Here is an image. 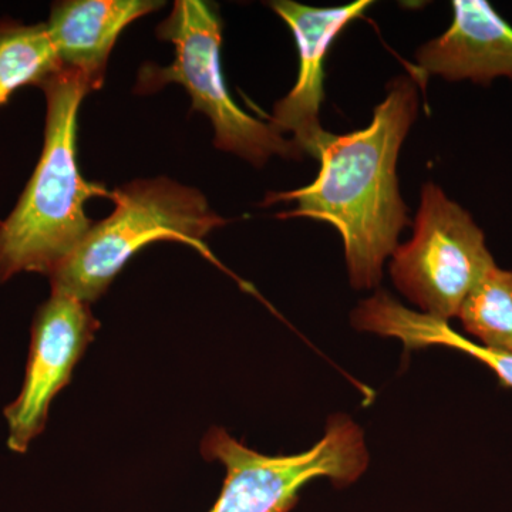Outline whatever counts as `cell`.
<instances>
[{
	"label": "cell",
	"mask_w": 512,
	"mask_h": 512,
	"mask_svg": "<svg viewBox=\"0 0 512 512\" xmlns=\"http://www.w3.org/2000/svg\"><path fill=\"white\" fill-rule=\"evenodd\" d=\"M419 94L410 76L387 86L369 126L352 133L329 134L320 148V170L312 184L272 192L264 205L296 202L278 218H311L338 229L345 245L350 282L356 289L380 284L383 265L410 225L400 194L397 160L419 114Z\"/></svg>",
	"instance_id": "6da1fadb"
},
{
	"label": "cell",
	"mask_w": 512,
	"mask_h": 512,
	"mask_svg": "<svg viewBox=\"0 0 512 512\" xmlns=\"http://www.w3.org/2000/svg\"><path fill=\"white\" fill-rule=\"evenodd\" d=\"M39 87L46 97L45 143L18 204L0 222V284L22 272L52 275L93 227L84 204L111 195L84 180L77 163V116L92 86L62 69Z\"/></svg>",
	"instance_id": "7a4b0ae2"
},
{
	"label": "cell",
	"mask_w": 512,
	"mask_h": 512,
	"mask_svg": "<svg viewBox=\"0 0 512 512\" xmlns=\"http://www.w3.org/2000/svg\"><path fill=\"white\" fill-rule=\"evenodd\" d=\"M113 214L93 224L72 255L49 276L52 292L87 305L106 293L140 249L175 241L211 258L204 239L227 224L195 188L168 178L131 181L111 192Z\"/></svg>",
	"instance_id": "3957f363"
},
{
	"label": "cell",
	"mask_w": 512,
	"mask_h": 512,
	"mask_svg": "<svg viewBox=\"0 0 512 512\" xmlns=\"http://www.w3.org/2000/svg\"><path fill=\"white\" fill-rule=\"evenodd\" d=\"M157 36L173 43V64H146L138 74L136 92H157L170 83L187 90L192 109L201 111L214 127V144L227 153L262 167L274 156H303L292 138L269 123L245 113L232 97L221 70L222 22L217 9L201 0H177L173 12L157 28Z\"/></svg>",
	"instance_id": "277c9868"
},
{
	"label": "cell",
	"mask_w": 512,
	"mask_h": 512,
	"mask_svg": "<svg viewBox=\"0 0 512 512\" xmlns=\"http://www.w3.org/2000/svg\"><path fill=\"white\" fill-rule=\"evenodd\" d=\"M202 456L227 470L220 498L210 512H291L299 493L315 478L336 487L355 483L369 464L363 431L349 417H330L325 436L292 456H265L222 429H211Z\"/></svg>",
	"instance_id": "5b68a950"
},
{
	"label": "cell",
	"mask_w": 512,
	"mask_h": 512,
	"mask_svg": "<svg viewBox=\"0 0 512 512\" xmlns=\"http://www.w3.org/2000/svg\"><path fill=\"white\" fill-rule=\"evenodd\" d=\"M494 265L483 229L470 212L439 185L424 184L413 237L392 254L396 288L424 315L448 322Z\"/></svg>",
	"instance_id": "8992f818"
},
{
	"label": "cell",
	"mask_w": 512,
	"mask_h": 512,
	"mask_svg": "<svg viewBox=\"0 0 512 512\" xmlns=\"http://www.w3.org/2000/svg\"><path fill=\"white\" fill-rule=\"evenodd\" d=\"M99 328L90 305L66 293L52 292L37 309L22 389L5 409L10 451L26 453L43 433L53 400L70 383Z\"/></svg>",
	"instance_id": "52a82bcc"
},
{
	"label": "cell",
	"mask_w": 512,
	"mask_h": 512,
	"mask_svg": "<svg viewBox=\"0 0 512 512\" xmlns=\"http://www.w3.org/2000/svg\"><path fill=\"white\" fill-rule=\"evenodd\" d=\"M269 5L295 36L299 74L291 92L276 101L268 123L282 136L291 133L303 154L318 158L330 134L320 126L319 119L325 97V57L336 37L350 22L362 18L373 2L357 0L336 8H315L292 0H276Z\"/></svg>",
	"instance_id": "ba28073f"
},
{
	"label": "cell",
	"mask_w": 512,
	"mask_h": 512,
	"mask_svg": "<svg viewBox=\"0 0 512 512\" xmlns=\"http://www.w3.org/2000/svg\"><path fill=\"white\" fill-rule=\"evenodd\" d=\"M453 22L443 35L416 52L423 76L487 86L512 79V26L485 0H454Z\"/></svg>",
	"instance_id": "9c48e42d"
},
{
	"label": "cell",
	"mask_w": 512,
	"mask_h": 512,
	"mask_svg": "<svg viewBox=\"0 0 512 512\" xmlns=\"http://www.w3.org/2000/svg\"><path fill=\"white\" fill-rule=\"evenodd\" d=\"M157 0H69L52 6L46 30L63 69L82 74L94 90L104 83L120 33L163 6Z\"/></svg>",
	"instance_id": "30bf717a"
},
{
	"label": "cell",
	"mask_w": 512,
	"mask_h": 512,
	"mask_svg": "<svg viewBox=\"0 0 512 512\" xmlns=\"http://www.w3.org/2000/svg\"><path fill=\"white\" fill-rule=\"evenodd\" d=\"M353 325L357 329L386 338L402 340L406 349L444 346L466 353L490 367L500 382L512 389V353L485 349L474 340L451 329L448 322L430 318L424 313L409 311L386 293H376L362 302L353 313Z\"/></svg>",
	"instance_id": "8fae6325"
},
{
	"label": "cell",
	"mask_w": 512,
	"mask_h": 512,
	"mask_svg": "<svg viewBox=\"0 0 512 512\" xmlns=\"http://www.w3.org/2000/svg\"><path fill=\"white\" fill-rule=\"evenodd\" d=\"M62 69L45 23L0 19V107L20 87H39Z\"/></svg>",
	"instance_id": "7c38bea8"
},
{
	"label": "cell",
	"mask_w": 512,
	"mask_h": 512,
	"mask_svg": "<svg viewBox=\"0 0 512 512\" xmlns=\"http://www.w3.org/2000/svg\"><path fill=\"white\" fill-rule=\"evenodd\" d=\"M457 318L478 345L512 353V271L494 265L467 296Z\"/></svg>",
	"instance_id": "4fadbf2b"
}]
</instances>
